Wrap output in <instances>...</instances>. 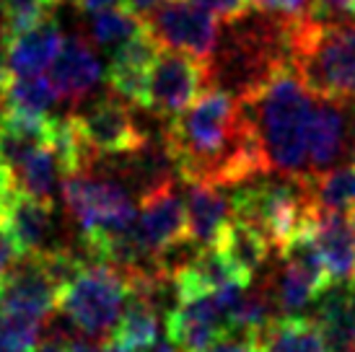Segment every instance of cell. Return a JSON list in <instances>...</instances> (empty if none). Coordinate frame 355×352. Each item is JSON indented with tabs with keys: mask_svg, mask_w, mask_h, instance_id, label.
Instances as JSON below:
<instances>
[{
	"mask_svg": "<svg viewBox=\"0 0 355 352\" xmlns=\"http://www.w3.org/2000/svg\"><path fill=\"white\" fill-rule=\"evenodd\" d=\"M200 8H205L216 21H231L252 10V0H195Z\"/></svg>",
	"mask_w": 355,
	"mask_h": 352,
	"instance_id": "4dcf8cb0",
	"label": "cell"
},
{
	"mask_svg": "<svg viewBox=\"0 0 355 352\" xmlns=\"http://www.w3.org/2000/svg\"><path fill=\"white\" fill-rule=\"evenodd\" d=\"M239 101L267 171L309 179V122L316 96L293 68L275 73Z\"/></svg>",
	"mask_w": 355,
	"mask_h": 352,
	"instance_id": "3957f363",
	"label": "cell"
},
{
	"mask_svg": "<svg viewBox=\"0 0 355 352\" xmlns=\"http://www.w3.org/2000/svg\"><path fill=\"white\" fill-rule=\"evenodd\" d=\"M10 65H8V44H0V94L8 88L10 83Z\"/></svg>",
	"mask_w": 355,
	"mask_h": 352,
	"instance_id": "d590c367",
	"label": "cell"
},
{
	"mask_svg": "<svg viewBox=\"0 0 355 352\" xmlns=\"http://www.w3.org/2000/svg\"><path fill=\"white\" fill-rule=\"evenodd\" d=\"M3 223L13 236L21 254L26 256H52L62 254V252H78L76 246L62 244V234H60V220L55 213V202H42V200H31L26 195L10 197ZM89 252V249H83ZM89 256V254H86Z\"/></svg>",
	"mask_w": 355,
	"mask_h": 352,
	"instance_id": "7c38bea8",
	"label": "cell"
},
{
	"mask_svg": "<svg viewBox=\"0 0 355 352\" xmlns=\"http://www.w3.org/2000/svg\"><path fill=\"white\" fill-rule=\"evenodd\" d=\"M350 161H353V166H355V143H353V153H350Z\"/></svg>",
	"mask_w": 355,
	"mask_h": 352,
	"instance_id": "b9f144b4",
	"label": "cell"
},
{
	"mask_svg": "<svg viewBox=\"0 0 355 352\" xmlns=\"http://www.w3.org/2000/svg\"><path fill=\"white\" fill-rule=\"evenodd\" d=\"M70 117H73L80 143L89 150L91 164L99 156H114V153L132 150L150 135L146 127H140L138 117L132 114L130 104H125L117 96L86 101V107L76 114H70Z\"/></svg>",
	"mask_w": 355,
	"mask_h": 352,
	"instance_id": "30bf717a",
	"label": "cell"
},
{
	"mask_svg": "<svg viewBox=\"0 0 355 352\" xmlns=\"http://www.w3.org/2000/svg\"><path fill=\"white\" fill-rule=\"evenodd\" d=\"M42 3H44V6H58L60 0H42Z\"/></svg>",
	"mask_w": 355,
	"mask_h": 352,
	"instance_id": "60d3db41",
	"label": "cell"
},
{
	"mask_svg": "<svg viewBox=\"0 0 355 352\" xmlns=\"http://www.w3.org/2000/svg\"><path fill=\"white\" fill-rule=\"evenodd\" d=\"M202 352H262L259 337L239 329H226L216 342H210Z\"/></svg>",
	"mask_w": 355,
	"mask_h": 352,
	"instance_id": "f1b7e54d",
	"label": "cell"
},
{
	"mask_svg": "<svg viewBox=\"0 0 355 352\" xmlns=\"http://www.w3.org/2000/svg\"><path fill=\"white\" fill-rule=\"evenodd\" d=\"M184 213H187L189 241L200 246H216L228 223L234 220V202L223 192V186L187 182Z\"/></svg>",
	"mask_w": 355,
	"mask_h": 352,
	"instance_id": "e0dca14e",
	"label": "cell"
},
{
	"mask_svg": "<svg viewBox=\"0 0 355 352\" xmlns=\"http://www.w3.org/2000/svg\"><path fill=\"white\" fill-rule=\"evenodd\" d=\"M168 340L182 352H202L228 329L223 306L216 293H200L182 298L166 319Z\"/></svg>",
	"mask_w": 355,
	"mask_h": 352,
	"instance_id": "5bb4252c",
	"label": "cell"
},
{
	"mask_svg": "<svg viewBox=\"0 0 355 352\" xmlns=\"http://www.w3.org/2000/svg\"><path fill=\"white\" fill-rule=\"evenodd\" d=\"M252 6L288 21H306L311 13V0H252Z\"/></svg>",
	"mask_w": 355,
	"mask_h": 352,
	"instance_id": "f546056e",
	"label": "cell"
},
{
	"mask_svg": "<svg viewBox=\"0 0 355 352\" xmlns=\"http://www.w3.org/2000/svg\"><path fill=\"white\" fill-rule=\"evenodd\" d=\"M19 256H21V249L16 246L13 236L8 234L6 223L0 220V285L6 283V277L13 270V264L19 262Z\"/></svg>",
	"mask_w": 355,
	"mask_h": 352,
	"instance_id": "1f68e13d",
	"label": "cell"
},
{
	"mask_svg": "<svg viewBox=\"0 0 355 352\" xmlns=\"http://www.w3.org/2000/svg\"><path fill=\"white\" fill-rule=\"evenodd\" d=\"M161 313L148 298L130 293L128 306L122 311V319L117 324L114 340L125 344L132 352H148L158 342V329H161Z\"/></svg>",
	"mask_w": 355,
	"mask_h": 352,
	"instance_id": "603a6c76",
	"label": "cell"
},
{
	"mask_svg": "<svg viewBox=\"0 0 355 352\" xmlns=\"http://www.w3.org/2000/svg\"><path fill=\"white\" fill-rule=\"evenodd\" d=\"M65 347H68L70 352H132V350H128L125 344H119L117 340L101 342V340H89V337H83V334L70 337Z\"/></svg>",
	"mask_w": 355,
	"mask_h": 352,
	"instance_id": "d6a6232c",
	"label": "cell"
},
{
	"mask_svg": "<svg viewBox=\"0 0 355 352\" xmlns=\"http://www.w3.org/2000/svg\"><path fill=\"white\" fill-rule=\"evenodd\" d=\"M60 192L70 220L78 228L80 241L99 259L112 241L128 234L138 215L132 192L99 171L68 174Z\"/></svg>",
	"mask_w": 355,
	"mask_h": 352,
	"instance_id": "8992f818",
	"label": "cell"
},
{
	"mask_svg": "<svg viewBox=\"0 0 355 352\" xmlns=\"http://www.w3.org/2000/svg\"><path fill=\"white\" fill-rule=\"evenodd\" d=\"M164 140L184 182L239 186L267 174L241 101L205 88L184 112L164 122Z\"/></svg>",
	"mask_w": 355,
	"mask_h": 352,
	"instance_id": "6da1fadb",
	"label": "cell"
},
{
	"mask_svg": "<svg viewBox=\"0 0 355 352\" xmlns=\"http://www.w3.org/2000/svg\"><path fill=\"white\" fill-rule=\"evenodd\" d=\"M355 0H311L309 21L335 24V21H355Z\"/></svg>",
	"mask_w": 355,
	"mask_h": 352,
	"instance_id": "83f0119b",
	"label": "cell"
},
{
	"mask_svg": "<svg viewBox=\"0 0 355 352\" xmlns=\"http://www.w3.org/2000/svg\"><path fill=\"white\" fill-rule=\"evenodd\" d=\"M231 202L234 218L257 228L277 252L311 228L316 213L314 179L272 171L257 174L236 186Z\"/></svg>",
	"mask_w": 355,
	"mask_h": 352,
	"instance_id": "277c9868",
	"label": "cell"
},
{
	"mask_svg": "<svg viewBox=\"0 0 355 352\" xmlns=\"http://www.w3.org/2000/svg\"><path fill=\"white\" fill-rule=\"evenodd\" d=\"M309 322L319 329L327 352H355V280L327 285L309 306Z\"/></svg>",
	"mask_w": 355,
	"mask_h": 352,
	"instance_id": "9a60e30c",
	"label": "cell"
},
{
	"mask_svg": "<svg viewBox=\"0 0 355 352\" xmlns=\"http://www.w3.org/2000/svg\"><path fill=\"white\" fill-rule=\"evenodd\" d=\"M6 114H8V107H6V98L0 94V130H3V122H6Z\"/></svg>",
	"mask_w": 355,
	"mask_h": 352,
	"instance_id": "ab89813d",
	"label": "cell"
},
{
	"mask_svg": "<svg viewBox=\"0 0 355 352\" xmlns=\"http://www.w3.org/2000/svg\"><path fill=\"white\" fill-rule=\"evenodd\" d=\"M350 220H353V231H355V210L350 213Z\"/></svg>",
	"mask_w": 355,
	"mask_h": 352,
	"instance_id": "7bdbcfd3",
	"label": "cell"
},
{
	"mask_svg": "<svg viewBox=\"0 0 355 352\" xmlns=\"http://www.w3.org/2000/svg\"><path fill=\"white\" fill-rule=\"evenodd\" d=\"M143 26L158 47L189 55L207 65L218 42V21L195 0H161L143 13Z\"/></svg>",
	"mask_w": 355,
	"mask_h": 352,
	"instance_id": "9c48e42d",
	"label": "cell"
},
{
	"mask_svg": "<svg viewBox=\"0 0 355 352\" xmlns=\"http://www.w3.org/2000/svg\"><path fill=\"white\" fill-rule=\"evenodd\" d=\"M298 24L259 8L226 21L205 65L207 88H220L236 98L254 94L275 73L291 68Z\"/></svg>",
	"mask_w": 355,
	"mask_h": 352,
	"instance_id": "7a4b0ae2",
	"label": "cell"
},
{
	"mask_svg": "<svg viewBox=\"0 0 355 352\" xmlns=\"http://www.w3.org/2000/svg\"><path fill=\"white\" fill-rule=\"evenodd\" d=\"M216 246L228 259V264L234 267V272L241 283H252L257 274L265 272L270 256L275 254V249L270 246L265 236L252 225L236 220V218L228 223Z\"/></svg>",
	"mask_w": 355,
	"mask_h": 352,
	"instance_id": "44dd1931",
	"label": "cell"
},
{
	"mask_svg": "<svg viewBox=\"0 0 355 352\" xmlns=\"http://www.w3.org/2000/svg\"><path fill=\"white\" fill-rule=\"evenodd\" d=\"M13 189L19 195H26L31 200H42V202H55L62 179L68 176V168L62 164L60 153L55 150L50 140L40 146L37 150H31L29 156L21 164L8 171Z\"/></svg>",
	"mask_w": 355,
	"mask_h": 352,
	"instance_id": "ffe728a7",
	"label": "cell"
},
{
	"mask_svg": "<svg viewBox=\"0 0 355 352\" xmlns=\"http://www.w3.org/2000/svg\"><path fill=\"white\" fill-rule=\"evenodd\" d=\"M34 352H70L65 344H60V342H52V340H44V342L37 347Z\"/></svg>",
	"mask_w": 355,
	"mask_h": 352,
	"instance_id": "74e56055",
	"label": "cell"
},
{
	"mask_svg": "<svg viewBox=\"0 0 355 352\" xmlns=\"http://www.w3.org/2000/svg\"><path fill=\"white\" fill-rule=\"evenodd\" d=\"M62 42H65V34L58 21L50 16H44L40 24H34L29 29L13 34L8 42L10 76L21 78V76H40L44 70H50Z\"/></svg>",
	"mask_w": 355,
	"mask_h": 352,
	"instance_id": "d6986e66",
	"label": "cell"
},
{
	"mask_svg": "<svg viewBox=\"0 0 355 352\" xmlns=\"http://www.w3.org/2000/svg\"><path fill=\"white\" fill-rule=\"evenodd\" d=\"M311 238L322 254L329 280H353L355 277V231L350 213H335L316 207L311 220Z\"/></svg>",
	"mask_w": 355,
	"mask_h": 352,
	"instance_id": "ac0fdd59",
	"label": "cell"
},
{
	"mask_svg": "<svg viewBox=\"0 0 355 352\" xmlns=\"http://www.w3.org/2000/svg\"><path fill=\"white\" fill-rule=\"evenodd\" d=\"M122 3H128V0H76V6L83 13H96V10H104V8H119Z\"/></svg>",
	"mask_w": 355,
	"mask_h": 352,
	"instance_id": "e575fe53",
	"label": "cell"
},
{
	"mask_svg": "<svg viewBox=\"0 0 355 352\" xmlns=\"http://www.w3.org/2000/svg\"><path fill=\"white\" fill-rule=\"evenodd\" d=\"M140 31H143V19H138V13H132L130 8L119 6V8H104L89 13L83 37L96 49L114 52L122 44H128Z\"/></svg>",
	"mask_w": 355,
	"mask_h": 352,
	"instance_id": "cb8c5ba5",
	"label": "cell"
},
{
	"mask_svg": "<svg viewBox=\"0 0 355 352\" xmlns=\"http://www.w3.org/2000/svg\"><path fill=\"white\" fill-rule=\"evenodd\" d=\"M205 88L207 76L202 62L174 49L158 52L148 70L146 109L166 122L184 112Z\"/></svg>",
	"mask_w": 355,
	"mask_h": 352,
	"instance_id": "8fae6325",
	"label": "cell"
},
{
	"mask_svg": "<svg viewBox=\"0 0 355 352\" xmlns=\"http://www.w3.org/2000/svg\"><path fill=\"white\" fill-rule=\"evenodd\" d=\"M262 352H327L324 340L309 319H277L259 337Z\"/></svg>",
	"mask_w": 355,
	"mask_h": 352,
	"instance_id": "d4e9b609",
	"label": "cell"
},
{
	"mask_svg": "<svg viewBox=\"0 0 355 352\" xmlns=\"http://www.w3.org/2000/svg\"><path fill=\"white\" fill-rule=\"evenodd\" d=\"M128 280L107 259H91L60 288V316L89 340H101L117 332L128 306Z\"/></svg>",
	"mask_w": 355,
	"mask_h": 352,
	"instance_id": "52a82bcc",
	"label": "cell"
},
{
	"mask_svg": "<svg viewBox=\"0 0 355 352\" xmlns=\"http://www.w3.org/2000/svg\"><path fill=\"white\" fill-rule=\"evenodd\" d=\"M314 200L322 210L353 213L355 210V166H337L314 179Z\"/></svg>",
	"mask_w": 355,
	"mask_h": 352,
	"instance_id": "484cf974",
	"label": "cell"
},
{
	"mask_svg": "<svg viewBox=\"0 0 355 352\" xmlns=\"http://www.w3.org/2000/svg\"><path fill=\"white\" fill-rule=\"evenodd\" d=\"M262 283L272 295L277 316L304 319L301 311L309 308L311 301L329 283L322 254H319L314 238H311V228L306 234L291 238L283 249H277L275 264L262 277Z\"/></svg>",
	"mask_w": 355,
	"mask_h": 352,
	"instance_id": "ba28073f",
	"label": "cell"
},
{
	"mask_svg": "<svg viewBox=\"0 0 355 352\" xmlns=\"http://www.w3.org/2000/svg\"><path fill=\"white\" fill-rule=\"evenodd\" d=\"M3 6H6V13H8L10 37L24 29H29L34 24H40L47 16L44 13L47 6L42 0H3Z\"/></svg>",
	"mask_w": 355,
	"mask_h": 352,
	"instance_id": "4316f807",
	"label": "cell"
},
{
	"mask_svg": "<svg viewBox=\"0 0 355 352\" xmlns=\"http://www.w3.org/2000/svg\"><path fill=\"white\" fill-rule=\"evenodd\" d=\"M47 78L58 88L60 101H65L68 107H78L104 80L99 49L83 34H65V42L60 47L58 58L52 60Z\"/></svg>",
	"mask_w": 355,
	"mask_h": 352,
	"instance_id": "4fadbf2b",
	"label": "cell"
},
{
	"mask_svg": "<svg viewBox=\"0 0 355 352\" xmlns=\"http://www.w3.org/2000/svg\"><path fill=\"white\" fill-rule=\"evenodd\" d=\"M0 352H10V350H3V347H0Z\"/></svg>",
	"mask_w": 355,
	"mask_h": 352,
	"instance_id": "ee69618b",
	"label": "cell"
},
{
	"mask_svg": "<svg viewBox=\"0 0 355 352\" xmlns=\"http://www.w3.org/2000/svg\"><path fill=\"white\" fill-rule=\"evenodd\" d=\"M6 94V107L10 114H21V117L31 119H50L55 117L52 112L58 107L60 94L52 86V80L40 73V76H21V78H10Z\"/></svg>",
	"mask_w": 355,
	"mask_h": 352,
	"instance_id": "7402d4cb",
	"label": "cell"
},
{
	"mask_svg": "<svg viewBox=\"0 0 355 352\" xmlns=\"http://www.w3.org/2000/svg\"><path fill=\"white\" fill-rule=\"evenodd\" d=\"M128 3H130V10H132V13L143 16V13H148L153 6H158L161 0H128Z\"/></svg>",
	"mask_w": 355,
	"mask_h": 352,
	"instance_id": "8d00e7d4",
	"label": "cell"
},
{
	"mask_svg": "<svg viewBox=\"0 0 355 352\" xmlns=\"http://www.w3.org/2000/svg\"><path fill=\"white\" fill-rule=\"evenodd\" d=\"M158 55V44L146 26L135 34L128 44L112 52L107 68V80L112 94L122 98L130 107L146 109V86H148V70Z\"/></svg>",
	"mask_w": 355,
	"mask_h": 352,
	"instance_id": "2e32d148",
	"label": "cell"
},
{
	"mask_svg": "<svg viewBox=\"0 0 355 352\" xmlns=\"http://www.w3.org/2000/svg\"><path fill=\"white\" fill-rule=\"evenodd\" d=\"M13 195H16V189H13L10 174L0 166V220H3V215H6V207H8L10 197H13Z\"/></svg>",
	"mask_w": 355,
	"mask_h": 352,
	"instance_id": "836d02e7",
	"label": "cell"
},
{
	"mask_svg": "<svg viewBox=\"0 0 355 352\" xmlns=\"http://www.w3.org/2000/svg\"><path fill=\"white\" fill-rule=\"evenodd\" d=\"M148 352H182V350H179V347L171 342V340H158V342L153 344Z\"/></svg>",
	"mask_w": 355,
	"mask_h": 352,
	"instance_id": "f35d334b",
	"label": "cell"
},
{
	"mask_svg": "<svg viewBox=\"0 0 355 352\" xmlns=\"http://www.w3.org/2000/svg\"><path fill=\"white\" fill-rule=\"evenodd\" d=\"M291 68L314 96L355 104V21H301Z\"/></svg>",
	"mask_w": 355,
	"mask_h": 352,
	"instance_id": "5b68a950",
	"label": "cell"
}]
</instances>
